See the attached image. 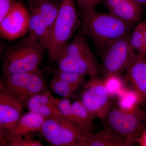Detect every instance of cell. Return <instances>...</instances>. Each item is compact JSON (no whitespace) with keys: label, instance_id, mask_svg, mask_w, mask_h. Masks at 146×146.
<instances>
[{"label":"cell","instance_id":"4","mask_svg":"<svg viewBox=\"0 0 146 146\" xmlns=\"http://www.w3.org/2000/svg\"><path fill=\"white\" fill-rule=\"evenodd\" d=\"M74 0H62L60 9L50 31L47 51L50 60L54 61L60 50L70 42L74 34L80 28Z\"/></svg>","mask_w":146,"mask_h":146},{"label":"cell","instance_id":"27","mask_svg":"<svg viewBox=\"0 0 146 146\" xmlns=\"http://www.w3.org/2000/svg\"><path fill=\"white\" fill-rule=\"evenodd\" d=\"M21 136L14 138L8 142V145L10 146H42L43 144L39 140L32 138L31 134Z\"/></svg>","mask_w":146,"mask_h":146},{"label":"cell","instance_id":"2","mask_svg":"<svg viewBox=\"0 0 146 146\" xmlns=\"http://www.w3.org/2000/svg\"><path fill=\"white\" fill-rule=\"evenodd\" d=\"M80 31L60 50L54 61L61 70L98 77L99 64Z\"/></svg>","mask_w":146,"mask_h":146},{"label":"cell","instance_id":"16","mask_svg":"<svg viewBox=\"0 0 146 146\" xmlns=\"http://www.w3.org/2000/svg\"><path fill=\"white\" fill-rule=\"evenodd\" d=\"M30 18L28 35L30 38L44 46L47 49L49 43L50 32L43 18L33 7L29 6Z\"/></svg>","mask_w":146,"mask_h":146},{"label":"cell","instance_id":"23","mask_svg":"<svg viewBox=\"0 0 146 146\" xmlns=\"http://www.w3.org/2000/svg\"><path fill=\"white\" fill-rule=\"evenodd\" d=\"M50 87L56 94L68 99L72 96L78 89V87L71 85L55 76H53L50 82Z\"/></svg>","mask_w":146,"mask_h":146},{"label":"cell","instance_id":"9","mask_svg":"<svg viewBox=\"0 0 146 146\" xmlns=\"http://www.w3.org/2000/svg\"><path fill=\"white\" fill-rule=\"evenodd\" d=\"M30 18L29 10L23 2L16 1L10 10L0 21L1 37L12 41L25 36L28 32Z\"/></svg>","mask_w":146,"mask_h":146},{"label":"cell","instance_id":"14","mask_svg":"<svg viewBox=\"0 0 146 146\" xmlns=\"http://www.w3.org/2000/svg\"><path fill=\"white\" fill-rule=\"evenodd\" d=\"M34 71L11 74H3L2 78L1 80L0 89H3L7 94L19 100L25 91Z\"/></svg>","mask_w":146,"mask_h":146},{"label":"cell","instance_id":"7","mask_svg":"<svg viewBox=\"0 0 146 146\" xmlns=\"http://www.w3.org/2000/svg\"><path fill=\"white\" fill-rule=\"evenodd\" d=\"M130 34L115 40L102 50V68L105 75L121 76L130 65L136 53L130 45Z\"/></svg>","mask_w":146,"mask_h":146},{"label":"cell","instance_id":"15","mask_svg":"<svg viewBox=\"0 0 146 146\" xmlns=\"http://www.w3.org/2000/svg\"><path fill=\"white\" fill-rule=\"evenodd\" d=\"M132 145L127 138L110 128L105 127L88 137L85 146H129Z\"/></svg>","mask_w":146,"mask_h":146},{"label":"cell","instance_id":"31","mask_svg":"<svg viewBox=\"0 0 146 146\" xmlns=\"http://www.w3.org/2000/svg\"><path fill=\"white\" fill-rule=\"evenodd\" d=\"M144 56L146 58V25L145 24V39H144V43L143 46V54Z\"/></svg>","mask_w":146,"mask_h":146},{"label":"cell","instance_id":"19","mask_svg":"<svg viewBox=\"0 0 146 146\" xmlns=\"http://www.w3.org/2000/svg\"><path fill=\"white\" fill-rule=\"evenodd\" d=\"M72 110L78 126L87 134L93 133L94 115L83 105L81 101H76L72 104Z\"/></svg>","mask_w":146,"mask_h":146},{"label":"cell","instance_id":"10","mask_svg":"<svg viewBox=\"0 0 146 146\" xmlns=\"http://www.w3.org/2000/svg\"><path fill=\"white\" fill-rule=\"evenodd\" d=\"M23 107L16 98L0 89V144L14 129Z\"/></svg>","mask_w":146,"mask_h":146},{"label":"cell","instance_id":"33","mask_svg":"<svg viewBox=\"0 0 146 146\" xmlns=\"http://www.w3.org/2000/svg\"><path fill=\"white\" fill-rule=\"evenodd\" d=\"M136 2L146 9V0H134Z\"/></svg>","mask_w":146,"mask_h":146},{"label":"cell","instance_id":"3","mask_svg":"<svg viewBox=\"0 0 146 146\" xmlns=\"http://www.w3.org/2000/svg\"><path fill=\"white\" fill-rule=\"evenodd\" d=\"M46 48L29 35L6 49L2 53L3 74H11L36 70L44 55Z\"/></svg>","mask_w":146,"mask_h":146},{"label":"cell","instance_id":"29","mask_svg":"<svg viewBox=\"0 0 146 146\" xmlns=\"http://www.w3.org/2000/svg\"><path fill=\"white\" fill-rule=\"evenodd\" d=\"M81 9V11L94 9L91 4V0H74Z\"/></svg>","mask_w":146,"mask_h":146},{"label":"cell","instance_id":"11","mask_svg":"<svg viewBox=\"0 0 146 146\" xmlns=\"http://www.w3.org/2000/svg\"><path fill=\"white\" fill-rule=\"evenodd\" d=\"M108 13L127 23L136 24L141 19L143 7L134 0H102Z\"/></svg>","mask_w":146,"mask_h":146},{"label":"cell","instance_id":"13","mask_svg":"<svg viewBox=\"0 0 146 146\" xmlns=\"http://www.w3.org/2000/svg\"><path fill=\"white\" fill-rule=\"evenodd\" d=\"M45 119L41 115L31 112L21 116L12 131L4 139L1 146L8 145V142L14 138L39 132Z\"/></svg>","mask_w":146,"mask_h":146},{"label":"cell","instance_id":"5","mask_svg":"<svg viewBox=\"0 0 146 146\" xmlns=\"http://www.w3.org/2000/svg\"><path fill=\"white\" fill-rule=\"evenodd\" d=\"M38 132L45 141L54 146H85L90 135L63 115L45 119Z\"/></svg>","mask_w":146,"mask_h":146},{"label":"cell","instance_id":"22","mask_svg":"<svg viewBox=\"0 0 146 146\" xmlns=\"http://www.w3.org/2000/svg\"><path fill=\"white\" fill-rule=\"evenodd\" d=\"M105 85L110 98L117 97L125 88V81L121 76L116 74H109L105 76Z\"/></svg>","mask_w":146,"mask_h":146},{"label":"cell","instance_id":"21","mask_svg":"<svg viewBox=\"0 0 146 146\" xmlns=\"http://www.w3.org/2000/svg\"><path fill=\"white\" fill-rule=\"evenodd\" d=\"M38 95L29 100L26 105L25 107H27L30 111L41 115L44 119L63 115L56 106L41 104L38 98Z\"/></svg>","mask_w":146,"mask_h":146},{"label":"cell","instance_id":"18","mask_svg":"<svg viewBox=\"0 0 146 146\" xmlns=\"http://www.w3.org/2000/svg\"><path fill=\"white\" fill-rule=\"evenodd\" d=\"M44 78L39 68L33 71L27 89L19 101L25 107L27 102L32 98L46 91Z\"/></svg>","mask_w":146,"mask_h":146},{"label":"cell","instance_id":"8","mask_svg":"<svg viewBox=\"0 0 146 146\" xmlns=\"http://www.w3.org/2000/svg\"><path fill=\"white\" fill-rule=\"evenodd\" d=\"M111 98L103 80L98 76L84 84L80 101L95 117L104 120L112 108Z\"/></svg>","mask_w":146,"mask_h":146},{"label":"cell","instance_id":"1","mask_svg":"<svg viewBox=\"0 0 146 146\" xmlns=\"http://www.w3.org/2000/svg\"><path fill=\"white\" fill-rule=\"evenodd\" d=\"M81 12L80 31L102 50L115 40L130 33L135 25L123 21L111 13L98 12L95 9Z\"/></svg>","mask_w":146,"mask_h":146},{"label":"cell","instance_id":"17","mask_svg":"<svg viewBox=\"0 0 146 146\" xmlns=\"http://www.w3.org/2000/svg\"><path fill=\"white\" fill-rule=\"evenodd\" d=\"M62 0H29V6L37 11L51 30L60 9Z\"/></svg>","mask_w":146,"mask_h":146},{"label":"cell","instance_id":"28","mask_svg":"<svg viewBox=\"0 0 146 146\" xmlns=\"http://www.w3.org/2000/svg\"><path fill=\"white\" fill-rule=\"evenodd\" d=\"M16 2V0H0V21L8 13Z\"/></svg>","mask_w":146,"mask_h":146},{"label":"cell","instance_id":"34","mask_svg":"<svg viewBox=\"0 0 146 146\" xmlns=\"http://www.w3.org/2000/svg\"><path fill=\"white\" fill-rule=\"evenodd\" d=\"M144 22H145V24H146V19L145 21H144Z\"/></svg>","mask_w":146,"mask_h":146},{"label":"cell","instance_id":"12","mask_svg":"<svg viewBox=\"0 0 146 146\" xmlns=\"http://www.w3.org/2000/svg\"><path fill=\"white\" fill-rule=\"evenodd\" d=\"M125 78L131 88L137 91L141 96L143 104L146 98V58L136 53L126 70Z\"/></svg>","mask_w":146,"mask_h":146},{"label":"cell","instance_id":"6","mask_svg":"<svg viewBox=\"0 0 146 146\" xmlns=\"http://www.w3.org/2000/svg\"><path fill=\"white\" fill-rule=\"evenodd\" d=\"M109 127L128 138L131 144L137 142L146 129V111L140 107L133 112L111 108L104 119Z\"/></svg>","mask_w":146,"mask_h":146},{"label":"cell","instance_id":"24","mask_svg":"<svg viewBox=\"0 0 146 146\" xmlns=\"http://www.w3.org/2000/svg\"><path fill=\"white\" fill-rule=\"evenodd\" d=\"M145 29V22H140L130 34L129 42L131 46L134 51L139 54H143Z\"/></svg>","mask_w":146,"mask_h":146},{"label":"cell","instance_id":"26","mask_svg":"<svg viewBox=\"0 0 146 146\" xmlns=\"http://www.w3.org/2000/svg\"><path fill=\"white\" fill-rule=\"evenodd\" d=\"M54 103L58 109L59 110L63 116L73 124L79 127L73 111L72 104L69 99L63 98L61 99L58 98H54Z\"/></svg>","mask_w":146,"mask_h":146},{"label":"cell","instance_id":"20","mask_svg":"<svg viewBox=\"0 0 146 146\" xmlns=\"http://www.w3.org/2000/svg\"><path fill=\"white\" fill-rule=\"evenodd\" d=\"M117 98L118 108L126 112H133L143 104L140 95L131 87H125Z\"/></svg>","mask_w":146,"mask_h":146},{"label":"cell","instance_id":"25","mask_svg":"<svg viewBox=\"0 0 146 146\" xmlns=\"http://www.w3.org/2000/svg\"><path fill=\"white\" fill-rule=\"evenodd\" d=\"M53 75L63 81L78 88L84 84L86 76L81 74L61 70L58 68L54 70Z\"/></svg>","mask_w":146,"mask_h":146},{"label":"cell","instance_id":"35","mask_svg":"<svg viewBox=\"0 0 146 146\" xmlns=\"http://www.w3.org/2000/svg\"><path fill=\"white\" fill-rule=\"evenodd\" d=\"M145 102H146V100H145Z\"/></svg>","mask_w":146,"mask_h":146},{"label":"cell","instance_id":"30","mask_svg":"<svg viewBox=\"0 0 146 146\" xmlns=\"http://www.w3.org/2000/svg\"><path fill=\"white\" fill-rule=\"evenodd\" d=\"M137 143L141 146H146V129L137 140Z\"/></svg>","mask_w":146,"mask_h":146},{"label":"cell","instance_id":"32","mask_svg":"<svg viewBox=\"0 0 146 146\" xmlns=\"http://www.w3.org/2000/svg\"><path fill=\"white\" fill-rule=\"evenodd\" d=\"M102 0H91V4H92V7L93 8L95 9V7L98 4L101 3Z\"/></svg>","mask_w":146,"mask_h":146}]
</instances>
